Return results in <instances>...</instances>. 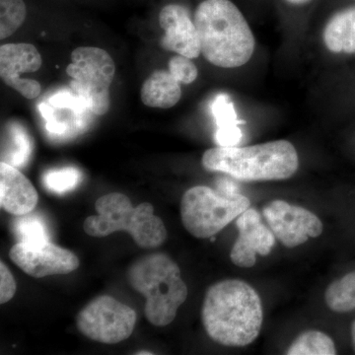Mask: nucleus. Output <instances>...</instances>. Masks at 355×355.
I'll list each match as a JSON object with an SVG mask.
<instances>
[{"mask_svg":"<svg viewBox=\"0 0 355 355\" xmlns=\"http://www.w3.org/2000/svg\"><path fill=\"white\" fill-rule=\"evenodd\" d=\"M323 39L331 53H355V6L331 16L324 27Z\"/></svg>","mask_w":355,"mask_h":355,"instance_id":"nucleus-16","label":"nucleus"},{"mask_svg":"<svg viewBox=\"0 0 355 355\" xmlns=\"http://www.w3.org/2000/svg\"><path fill=\"white\" fill-rule=\"evenodd\" d=\"M249 198L240 193H225L209 187L197 186L184 193L181 216L184 228L195 237H214L249 209Z\"/></svg>","mask_w":355,"mask_h":355,"instance_id":"nucleus-6","label":"nucleus"},{"mask_svg":"<svg viewBox=\"0 0 355 355\" xmlns=\"http://www.w3.org/2000/svg\"><path fill=\"white\" fill-rule=\"evenodd\" d=\"M98 216L84 221V231L93 237H105L116 231H127L139 247L150 249L165 242L167 230L163 221L154 216L151 203L133 207L130 198L120 193L103 196L96 202Z\"/></svg>","mask_w":355,"mask_h":355,"instance_id":"nucleus-5","label":"nucleus"},{"mask_svg":"<svg viewBox=\"0 0 355 355\" xmlns=\"http://www.w3.org/2000/svg\"><path fill=\"white\" fill-rule=\"evenodd\" d=\"M33 151L29 133L17 121H9L2 137L1 162L23 168L27 164Z\"/></svg>","mask_w":355,"mask_h":355,"instance_id":"nucleus-17","label":"nucleus"},{"mask_svg":"<svg viewBox=\"0 0 355 355\" xmlns=\"http://www.w3.org/2000/svg\"><path fill=\"white\" fill-rule=\"evenodd\" d=\"M42 64L41 53L31 44H6L0 46V76L2 81L26 99L39 97L42 86L34 79L21 78V74L38 71Z\"/></svg>","mask_w":355,"mask_h":355,"instance_id":"nucleus-11","label":"nucleus"},{"mask_svg":"<svg viewBox=\"0 0 355 355\" xmlns=\"http://www.w3.org/2000/svg\"><path fill=\"white\" fill-rule=\"evenodd\" d=\"M16 282L6 263H0V303L8 302L15 295Z\"/></svg>","mask_w":355,"mask_h":355,"instance_id":"nucleus-27","label":"nucleus"},{"mask_svg":"<svg viewBox=\"0 0 355 355\" xmlns=\"http://www.w3.org/2000/svg\"><path fill=\"white\" fill-rule=\"evenodd\" d=\"M70 58L67 73L72 78L71 90L83 98L91 113L97 116L108 113L110 87L116 73L113 58L95 46L77 48Z\"/></svg>","mask_w":355,"mask_h":355,"instance_id":"nucleus-7","label":"nucleus"},{"mask_svg":"<svg viewBox=\"0 0 355 355\" xmlns=\"http://www.w3.org/2000/svg\"><path fill=\"white\" fill-rule=\"evenodd\" d=\"M287 3L291 4V6H304V4L309 3L312 0H286Z\"/></svg>","mask_w":355,"mask_h":355,"instance_id":"nucleus-29","label":"nucleus"},{"mask_svg":"<svg viewBox=\"0 0 355 355\" xmlns=\"http://www.w3.org/2000/svg\"><path fill=\"white\" fill-rule=\"evenodd\" d=\"M243 137L242 130L238 127L217 128L216 141L219 146H237Z\"/></svg>","mask_w":355,"mask_h":355,"instance_id":"nucleus-28","label":"nucleus"},{"mask_svg":"<svg viewBox=\"0 0 355 355\" xmlns=\"http://www.w3.org/2000/svg\"><path fill=\"white\" fill-rule=\"evenodd\" d=\"M140 97L142 103L150 108H172L181 99V83L169 71L155 70L144 81Z\"/></svg>","mask_w":355,"mask_h":355,"instance_id":"nucleus-15","label":"nucleus"},{"mask_svg":"<svg viewBox=\"0 0 355 355\" xmlns=\"http://www.w3.org/2000/svg\"><path fill=\"white\" fill-rule=\"evenodd\" d=\"M210 109L218 128L237 127L241 123L238 120L234 105L230 101V98L227 95H217L216 99L212 101Z\"/></svg>","mask_w":355,"mask_h":355,"instance_id":"nucleus-23","label":"nucleus"},{"mask_svg":"<svg viewBox=\"0 0 355 355\" xmlns=\"http://www.w3.org/2000/svg\"><path fill=\"white\" fill-rule=\"evenodd\" d=\"M203 57L222 69L246 64L256 40L240 9L230 0H205L193 17Z\"/></svg>","mask_w":355,"mask_h":355,"instance_id":"nucleus-2","label":"nucleus"},{"mask_svg":"<svg viewBox=\"0 0 355 355\" xmlns=\"http://www.w3.org/2000/svg\"><path fill=\"white\" fill-rule=\"evenodd\" d=\"M159 23L165 35L161 46L184 57L197 58L202 53L197 27L188 9L180 4H168L159 14Z\"/></svg>","mask_w":355,"mask_h":355,"instance_id":"nucleus-13","label":"nucleus"},{"mask_svg":"<svg viewBox=\"0 0 355 355\" xmlns=\"http://www.w3.org/2000/svg\"><path fill=\"white\" fill-rule=\"evenodd\" d=\"M202 319L214 342L226 347H245L257 340L263 326L260 296L243 280H222L207 289Z\"/></svg>","mask_w":355,"mask_h":355,"instance_id":"nucleus-1","label":"nucleus"},{"mask_svg":"<svg viewBox=\"0 0 355 355\" xmlns=\"http://www.w3.org/2000/svg\"><path fill=\"white\" fill-rule=\"evenodd\" d=\"M263 212L275 238L287 248L300 246L323 232V223L316 214L284 200H273Z\"/></svg>","mask_w":355,"mask_h":355,"instance_id":"nucleus-9","label":"nucleus"},{"mask_svg":"<svg viewBox=\"0 0 355 355\" xmlns=\"http://www.w3.org/2000/svg\"><path fill=\"white\" fill-rule=\"evenodd\" d=\"M83 180V174L73 167L53 169L44 173L43 183L44 188L51 193L62 195L73 190Z\"/></svg>","mask_w":355,"mask_h":355,"instance_id":"nucleus-22","label":"nucleus"},{"mask_svg":"<svg viewBox=\"0 0 355 355\" xmlns=\"http://www.w3.org/2000/svg\"><path fill=\"white\" fill-rule=\"evenodd\" d=\"M324 300L331 311L347 313L355 309V270L331 282L324 293Z\"/></svg>","mask_w":355,"mask_h":355,"instance_id":"nucleus-18","label":"nucleus"},{"mask_svg":"<svg viewBox=\"0 0 355 355\" xmlns=\"http://www.w3.org/2000/svg\"><path fill=\"white\" fill-rule=\"evenodd\" d=\"M17 217L13 222V231L19 242L50 241V232L44 217L32 211Z\"/></svg>","mask_w":355,"mask_h":355,"instance_id":"nucleus-20","label":"nucleus"},{"mask_svg":"<svg viewBox=\"0 0 355 355\" xmlns=\"http://www.w3.org/2000/svg\"><path fill=\"white\" fill-rule=\"evenodd\" d=\"M27 15L23 0H0V39L14 34L22 26Z\"/></svg>","mask_w":355,"mask_h":355,"instance_id":"nucleus-21","label":"nucleus"},{"mask_svg":"<svg viewBox=\"0 0 355 355\" xmlns=\"http://www.w3.org/2000/svg\"><path fill=\"white\" fill-rule=\"evenodd\" d=\"M50 104L55 108L71 110L77 114H83L86 112L90 111L80 96L67 90L60 91V92L51 96Z\"/></svg>","mask_w":355,"mask_h":355,"instance_id":"nucleus-25","label":"nucleus"},{"mask_svg":"<svg viewBox=\"0 0 355 355\" xmlns=\"http://www.w3.org/2000/svg\"><path fill=\"white\" fill-rule=\"evenodd\" d=\"M9 256L23 272L36 279L48 275H67L79 266L76 254L50 241L18 242L11 248Z\"/></svg>","mask_w":355,"mask_h":355,"instance_id":"nucleus-10","label":"nucleus"},{"mask_svg":"<svg viewBox=\"0 0 355 355\" xmlns=\"http://www.w3.org/2000/svg\"><path fill=\"white\" fill-rule=\"evenodd\" d=\"M239 237L231 250L230 259L239 268H252L257 261V254L268 256L275 245L272 229L261 222L260 214L254 209H248L236 221Z\"/></svg>","mask_w":355,"mask_h":355,"instance_id":"nucleus-12","label":"nucleus"},{"mask_svg":"<svg viewBox=\"0 0 355 355\" xmlns=\"http://www.w3.org/2000/svg\"><path fill=\"white\" fill-rule=\"evenodd\" d=\"M135 323V310L109 295L95 298L76 317L77 328L84 336L108 345L130 338Z\"/></svg>","mask_w":355,"mask_h":355,"instance_id":"nucleus-8","label":"nucleus"},{"mask_svg":"<svg viewBox=\"0 0 355 355\" xmlns=\"http://www.w3.org/2000/svg\"><path fill=\"white\" fill-rule=\"evenodd\" d=\"M202 163L209 171L240 181H279L295 174L299 157L291 142L275 140L253 146L214 147L205 151Z\"/></svg>","mask_w":355,"mask_h":355,"instance_id":"nucleus-3","label":"nucleus"},{"mask_svg":"<svg viewBox=\"0 0 355 355\" xmlns=\"http://www.w3.org/2000/svg\"><path fill=\"white\" fill-rule=\"evenodd\" d=\"M352 345H354V349L355 352V321L352 324Z\"/></svg>","mask_w":355,"mask_h":355,"instance_id":"nucleus-30","label":"nucleus"},{"mask_svg":"<svg viewBox=\"0 0 355 355\" xmlns=\"http://www.w3.org/2000/svg\"><path fill=\"white\" fill-rule=\"evenodd\" d=\"M169 72L177 81L186 85L195 83L198 76L197 67L191 62V58L181 55L170 60Z\"/></svg>","mask_w":355,"mask_h":355,"instance_id":"nucleus-24","label":"nucleus"},{"mask_svg":"<svg viewBox=\"0 0 355 355\" xmlns=\"http://www.w3.org/2000/svg\"><path fill=\"white\" fill-rule=\"evenodd\" d=\"M38 193L18 168L0 163V205L15 216L33 211L38 203Z\"/></svg>","mask_w":355,"mask_h":355,"instance_id":"nucleus-14","label":"nucleus"},{"mask_svg":"<svg viewBox=\"0 0 355 355\" xmlns=\"http://www.w3.org/2000/svg\"><path fill=\"white\" fill-rule=\"evenodd\" d=\"M286 354L288 355H335V343L331 336L319 331H308L292 343Z\"/></svg>","mask_w":355,"mask_h":355,"instance_id":"nucleus-19","label":"nucleus"},{"mask_svg":"<svg viewBox=\"0 0 355 355\" xmlns=\"http://www.w3.org/2000/svg\"><path fill=\"white\" fill-rule=\"evenodd\" d=\"M128 280L146 298V316L156 327L171 324L188 297L179 266L164 254H149L133 263Z\"/></svg>","mask_w":355,"mask_h":355,"instance_id":"nucleus-4","label":"nucleus"},{"mask_svg":"<svg viewBox=\"0 0 355 355\" xmlns=\"http://www.w3.org/2000/svg\"><path fill=\"white\" fill-rule=\"evenodd\" d=\"M39 110L46 120V130L51 135H58V137L67 135L69 130V125L65 121H58L51 106H49L48 104H40Z\"/></svg>","mask_w":355,"mask_h":355,"instance_id":"nucleus-26","label":"nucleus"},{"mask_svg":"<svg viewBox=\"0 0 355 355\" xmlns=\"http://www.w3.org/2000/svg\"><path fill=\"white\" fill-rule=\"evenodd\" d=\"M137 354H144V355H148V354H153V352H139Z\"/></svg>","mask_w":355,"mask_h":355,"instance_id":"nucleus-31","label":"nucleus"}]
</instances>
